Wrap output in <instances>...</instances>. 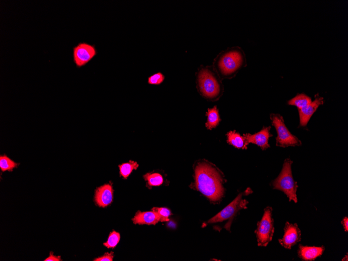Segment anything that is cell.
Wrapping results in <instances>:
<instances>
[{
    "mask_svg": "<svg viewBox=\"0 0 348 261\" xmlns=\"http://www.w3.org/2000/svg\"><path fill=\"white\" fill-rule=\"evenodd\" d=\"M222 182L221 175L211 165L201 163L196 166L194 187L211 201L218 202L223 197Z\"/></svg>",
    "mask_w": 348,
    "mask_h": 261,
    "instance_id": "6da1fadb",
    "label": "cell"
},
{
    "mask_svg": "<svg viewBox=\"0 0 348 261\" xmlns=\"http://www.w3.org/2000/svg\"><path fill=\"white\" fill-rule=\"evenodd\" d=\"M251 192L250 189H247L246 191L240 193L227 207L207 222L206 224H216L215 229L221 230L223 228L230 231L233 219L236 218L241 210L247 208L248 202L243 197Z\"/></svg>",
    "mask_w": 348,
    "mask_h": 261,
    "instance_id": "7a4b0ae2",
    "label": "cell"
},
{
    "mask_svg": "<svg viewBox=\"0 0 348 261\" xmlns=\"http://www.w3.org/2000/svg\"><path fill=\"white\" fill-rule=\"evenodd\" d=\"M293 161L289 158L286 159L283 164L282 169L278 178L272 183V186L274 189L283 191L289 198V201H294L295 203L298 201L297 197V190L298 188L297 183L293 178L291 165Z\"/></svg>",
    "mask_w": 348,
    "mask_h": 261,
    "instance_id": "3957f363",
    "label": "cell"
},
{
    "mask_svg": "<svg viewBox=\"0 0 348 261\" xmlns=\"http://www.w3.org/2000/svg\"><path fill=\"white\" fill-rule=\"evenodd\" d=\"M272 210L271 207H267L262 220L257 224L256 234L259 246L267 247L273 237L275 228Z\"/></svg>",
    "mask_w": 348,
    "mask_h": 261,
    "instance_id": "277c9868",
    "label": "cell"
},
{
    "mask_svg": "<svg viewBox=\"0 0 348 261\" xmlns=\"http://www.w3.org/2000/svg\"><path fill=\"white\" fill-rule=\"evenodd\" d=\"M271 118L276 130L277 137L276 145L280 147L286 148L302 145V142L290 132L286 127L283 117L279 114H271Z\"/></svg>",
    "mask_w": 348,
    "mask_h": 261,
    "instance_id": "5b68a950",
    "label": "cell"
},
{
    "mask_svg": "<svg viewBox=\"0 0 348 261\" xmlns=\"http://www.w3.org/2000/svg\"><path fill=\"white\" fill-rule=\"evenodd\" d=\"M98 54L96 46L81 42L73 48V59L75 66L80 69L86 66Z\"/></svg>",
    "mask_w": 348,
    "mask_h": 261,
    "instance_id": "8992f818",
    "label": "cell"
},
{
    "mask_svg": "<svg viewBox=\"0 0 348 261\" xmlns=\"http://www.w3.org/2000/svg\"><path fill=\"white\" fill-rule=\"evenodd\" d=\"M199 86L203 95L213 98L220 94L221 88L217 80L208 70H201L198 75Z\"/></svg>",
    "mask_w": 348,
    "mask_h": 261,
    "instance_id": "52a82bcc",
    "label": "cell"
},
{
    "mask_svg": "<svg viewBox=\"0 0 348 261\" xmlns=\"http://www.w3.org/2000/svg\"><path fill=\"white\" fill-rule=\"evenodd\" d=\"M243 63L241 53L237 51H230L226 53L219 62V67L225 75H231L237 72Z\"/></svg>",
    "mask_w": 348,
    "mask_h": 261,
    "instance_id": "ba28073f",
    "label": "cell"
},
{
    "mask_svg": "<svg viewBox=\"0 0 348 261\" xmlns=\"http://www.w3.org/2000/svg\"><path fill=\"white\" fill-rule=\"evenodd\" d=\"M301 231L297 224L286 223L284 235L279 239V244L284 248L290 249L301 241Z\"/></svg>",
    "mask_w": 348,
    "mask_h": 261,
    "instance_id": "9c48e42d",
    "label": "cell"
},
{
    "mask_svg": "<svg viewBox=\"0 0 348 261\" xmlns=\"http://www.w3.org/2000/svg\"><path fill=\"white\" fill-rule=\"evenodd\" d=\"M271 127H264L261 131L256 134H244L247 145L250 143L255 144L260 147L263 150H266L270 146L269 145V138L272 136L270 133Z\"/></svg>",
    "mask_w": 348,
    "mask_h": 261,
    "instance_id": "30bf717a",
    "label": "cell"
},
{
    "mask_svg": "<svg viewBox=\"0 0 348 261\" xmlns=\"http://www.w3.org/2000/svg\"><path fill=\"white\" fill-rule=\"evenodd\" d=\"M315 100L307 107L299 110L300 126L306 127L309 120L318 108L324 104V99L318 94L315 95Z\"/></svg>",
    "mask_w": 348,
    "mask_h": 261,
    "instance_id": "8fae6325",
    "label": "cell"
},
{
    "mask_svg": "<svg viewBox=\"0 0 348 261\" xmlns=\"http://www.w3.org/2000/svg\"><path fill=\"white\" fill-rule=\"evenodd\" d=\"M114 198V189L111 184L101 186L96 190L95 200L100 207L105 208L112 203Z\"/></svg>",
    "mask_w": 348,
    "mask_h": 261,
    "instance_id": "7c38bea8",
    "label": "cell"
},
{
    "mask_svg": "<svg viewBox=\"0 0 348 261\" xmlns=\"http://www.w3.org/2000/svg\"><path fill=\"white\" fill-rule=\"evenodd\" d=\"M325 251L324 247H309L300 245L298 256L304 261H314L321 257Z\"/></svg>",
    "mask_w": 348,
    "mask_h": 261,
    "instance_id": "4fadbf2b",
    "label": "cell"
},
{
    "mask_svg": "<svg viewBox=\"0 0 348 261\" xmlns=\"http://www.w3.org/2000/svg\"><path fill=\"white\" fill-rule=\"evenodd\" d=\"M135 224L155 225L159 222V218L157 214L154 211L142 212L138 211L133 219Z\"/></svg>",
    "mask_w": 348,
    "mask_h": 261,
    "instance_id": "5bb4252c",
    "label": "cell"
},
{
    "mask_svg": "<svg viewBox=\"0 0 348 261\" xmlns=\"http://www.w3.org/2000/svg\"><path fill=\"white\" fill-rule=\"evenodd\" d=\"M228 143L237 149H246L247 144L243 136L235 131L228 134Z\"/></svg>",
    "mask_w": 348,
    "mask_h": 261,
    "instance_id": "9a60e30c",
    "label": "cell"
},
{
    "mask_svg": "<svg viewBox=\"0 0 348 261\" xmlns=\"http://www.w3.org/2000/svg\"><path fill=\"white\" fill-rule=\"evenodd\" d=\"M312 102L311 99L304 94H298L288 101V104L296 107L298 110L302 109Z\"/></svg>",
    "mask_w": 348,
    "mask_h": 261,
    "instance_id": "2e32d148",
    "label": "cell"
},
{
    "mask_svg": "<svg viewBox=\"0 0 348 261\" xmlns=\"http://www.w3.org/2000/svg\"><path fill=\"white\" fill-rule=\"evenodd\" d=\"M207 116H208V120L206 123L207 128L212 129L218 125L220 122V118L216 107L208 110Z\"/></svg>",
    "mask_w": 348,
    "mask_h": 261,
    "instance_id": "e0dca14e",
    "label": "cell"
},
{
    "mask_svg": "<svg viewBox=\"0 0 348 261\" xmlns=\"http://www.w3.org/2000/svg\"><path fill=\"white\" fill-rule=\"evenodd\" d=\"M139 165L136 162L130 161L129 163L119 165L120 175L126 179L134 170H137Z\"/></svg>",
    "mask_w": 348,
    "mask_h": 261,
    "instance_id": "ac0fdd59",
    "label": "cell"
},
{
    "mask_svg": "<svg viewBox=\"0 0 348 261\" xmlns=\"http://www.w3.org/2000/svg\"><path fill=\"white\" fill-rule=\"evenodd\" d=\"M19 163H16L6 155L0 156V168L3 172L5 171L12 172L15 168L17 167Z\"/></svg>",
    "mask_w": 348,
    "mask_h": 261,
    "instance_id": "d6986e66",
    "label": "cell"
},
{
    "mask_svg": "<svg viewBox=\"0 0 348 261\" xmlns=\"http://www.w3.org/2000/svg\"><path fill=\"white\" fill-rule=\"evenodd\" d=\"M144 179L151 186H158L163 183V177L158 173H148L144 176Z\"/></svg>",
    "mask_w": 348,
    "mask_h": 261,
    "instance_id": "ffe728a7",
    "label": "cell"
},
{
    "mask_svg": "<svg viewBox=\"0 0 348 261\" xmlns=\"http://www.w3.org/2000/svg\"><path fill=\"white\" fill-rule=\"evenodd\" d=\"M120 234L116 231L110 233L108 240L107 242L103 244L108 248H114L118 244L120 240Z\"/></svg>",
    "mask_w": 348,
    "mask_h": 261,
    "instance_id": "44dd1931",
    "label": "cell"
},
{
    "mask_svg": "<svg viewBox=\"0 0 348 261\" xmlns=\"http://www.w3.org/2000/svg\"><path fill=\"white\" fill-rule=\"evenodd\" d=\"M152 211H155L157 214L159 218V222H167L170 221L169 217L171 215V212L170 210L164 208H154Z\"/></svg>",
    "mask_w": 348,
    "mask_h": 261,
    "instance_id": "7402d4cb",
    "label": "cell"
},
{
    "mask_svg": "<svg viewBox=\"0 0 348 261\" xmlns=\"http://www.w3.org/2000/svg\"><path fill=\"white\" fill-rule=\"evenodd\" d=\"M164 79L165 77L161 73H157L148 78V83L150 85H160L163 82Z\"/></svg>",
    "mask_w": 348,
    "mask_h": 261,
    "instance_id": "603a6c76",
    "label": "cell"
},
{
    "mask_svg": "<svg viewBox=\"0 0 348 261\" xmlns=\"http://www.w3.org/2000/svg\"><path fill=\"white\" fill-rule=\"evenodd\" d=\"M114 254L112 252V253L109 254V253H106L104 256L97 258L94 261H112L113 259H114Z\"/></svg>",
    "mask_w": 348,
    "mask_h": 261,
    "instance_id": "cb8c5ba5",
    "label": "cell"
},
{
    "mask_svg": "<svg viewBox=\"0 0 348 261\" xmlns=\"http://www.w3.org/2000/svg\"><path fill=\"white\" fill-rule=\"evenodd\" d=\"M44 261H62L60 256H55L53 255L52 252H51L49 258L46 259Z\"/></svg>",
    "mask_w": 348,
    "mask_h": 261,
    "instance_id": "d4e9b609",
    "label": "cell"
},
{
    "mask_svg": "<svg viewBox=\"0 0 348 261\" xmlns=\"http://www.w3.org/2000/svg\"><path fill=\"white\" fill-rule=\"evenodd\" d=\"M342 224L344 226L345 231L346 232H348V219L347 217H346L344 219V220L342 221Z\"/></svg>",
    "mask_w": 348,
    "mask_h": 261,
    "instance_id": "484cf974",
    "label": "cell"
},
{
    "mask_svg": "<svg viewBox=\"0 0 348 261\" xmlns=\"http://www.w3.org/2000/svg\"><path fill=\"white\" fill-rule=\"evenodd\" d=\"M348 255H347V256H346V259H345V258H344L343 259V261H348Z\"/></svg>",
    "mask_w": 348,
    "mask_h": 261,
    "instance_id": "4316f807",
    "label": "cell"
}]
</instances>
